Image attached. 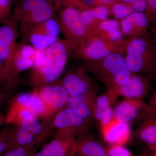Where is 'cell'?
I'll use <instances>...</instances> for the list:
<instances>
[{
	"mask_svg": "<svg viewBox=\"0 0 156 156\" xmlns=\"http://www.w3.org/2000/svg\"><path fill=\"white\" fill-rule=\"evenodd\" d=\"M123 55L132 73L153 75L156 72V37L151 36L148 33L126 40Z\"/></svg>",
	"mask_w": 156,
	"mask_h": 156,
	"instance_id": "obj_1",
	"label": "cell"
},
{
	"mask_svg": "<svg viewBox=\"0 0 156 156\" xmlns=\"http://www.w3.org/2000/svg\"><path fill=\"white\" fill-rule=\"evenodd\" d=\"M84 63V67L103 84L106 90H112L118 95L120 87L127 83L133 74L127 66L123 53L120 52L112 53L100 60Z\"/></svg>",
	"mask_w": 156,
	"mask_h": 156,
	"instance_id": "obj_2",
	"label": "cell"
},
{
	"mask_svg": "<svg viewBox=\"0 0 156 156\" xmlns=\"http://www.w3.org/2000/svg\"><path fill=\"white\" fill-rule=\"evenodd\" d=\"M126 42V40L121 43L111 41L92 33L87 41L78 47L73 56L84 62L100 60L112 53H123Z\"/></svg>",
	"mask_w": 156,
	"mask_h": 156,
	"instance_id": "obj_3",
	"label": "cell"
},
{
	"mask_svg": "<svg viewBox=\"0 0 156 156\" xmlns=\"http://www.w3.org/2000/svg\"><path fill=\"white\" fill-rule=\"evenodd\" d=\"M54 6L49 0H21L12 19L19 24H35L53 17Z\"/></svg>",
	"mask_w": 156,
	"mask_h": 156,
	"instance_id": "obj_4",
	"label": "cell"
},
{
	"mask_svg": "<svg viewBox=\"0 0 156 156\" xmlns=\"http://www.w3.org/2000/svg\"><path fill=\"white\" fill-rule=\"evenodd\" d=\"M80 10L67 6L61 11L58 19L60 32L64 39L79 44L85 43L92 34L83 25L80 18Z\"/></svg>",
	"mask_w": 156,
	"mask_h": 156,
	"instance_id": "obj_5",
	"label": "cell"
},
{
	"mask_svg": "<svg viewBox=\"0 0 156 156\" xmlns=\"http://www.w3.org/2000/svg\"><path fill=\"white\" fill-rule=\"evenodd\" d=\"M57 135L79 137L90 134L91 125L67 107L59 111L53 121Z\"/></svg>",
	"mask_w": 156,
	"mask_h": 156,
	"instance_id": "obj_6",
	"label": "cell"
},
{
	"mask_svg": "<svg viewBox=\"0 0 156 156\" xmlns=\"http://www.w3.org/2000/svg\"><path fill=\"white\" fill-rule=\"evenodd\" d=\"M85 67L71 71L64 76L61 84L69 96L77 97L86 95H97L98 88L89 76Z\"/></svg>",
	"mask_w": 156,
	"mask_h": 156,
	"instance_id": "obj_7",
	"label": "cell"
},
{
	"mask_svg": "<svg viewBox=\"0 0 156 156\" xmlns=\"http://www.w3.org/2000/svg\"><path fill=\"white\" fill-rule=\"evenodd\" d=\"M29 112L37 117H44L45 106L37 91L19 94L12 101L5 118V122L12 124L20 112Z\"/></svg>",
	"mask_w": 156,
	"mask_h": 156,
	"instance_id": "obj_8",
	"label": "cell"
},
{
	"mask_svg": "<svg viewBox=\"0 0 156 156\" xmlns=\"http://www.w3.org/2000/svg\"><path fill=\"white\" fill-rule=\"evenodd\" d=\"M18 23L13 19L0 26V58L8 69L12 80L17 84L13 70V58L17 47Z\"/></svg>",
	"mask_w": 156,
	"mask_h": 156,
	"instance_id": "obj_9",
	"label": "cell"
},
{
	"mask_svg": "<svg viewBox=\"0 0 156 156\" xmlns=\"http://www.w3.org/2000/svg\"><path fill=\"white\" fill-rule=\"evenodd\" d=\"M150 108L144 100L126 98L113 109V119L130 125L140 121Z\"/></svg>",
	"mask_w": 156,
	"mask_h": 156,
	"instance_id": "obj_10",
	"label": "cell"
},
{
	"mask_svg": "<svg viewBox=\"0 0 156 156\" xmlns=\"http://www.w3.org/2000/svg\"><path fill=\"white\" fill-rule=\"evenodd\" d=\"M37 92L45 105L44 117H48L54 112L63 108L69 97L67 91L61 84L44 86L38 88Z\"/></svg>",
	"mask_w": 156,
	"mask_h": 156,
	"instance_id": "obj_11",
	"label": "cell"
},
{
	"mask_svg": "<svg viewBox=\"0 0 156 156\" xmlns=\"http://www.w3.org/2000/svg\"><path fill=\"white\" fill-rule=\"evenodd\" d=\"M153 76L133 74L129 80L119 89V95L126 98L144 99L149 94Z\"/></svg>",
	"mask_w": 156,
	"mask_h": 156,
	"instance_id": "obj_12",
	"label": "cell"
},
{
	"mask_svg": "<svg viewBox=\"0 0 156 156\" xmlns=\"http://www.w3.org/2000/svg\"><path fill=\"white\" fill-rule=\"evenodd\" d=\"M120 23L123 38L126 40L148 33L151 25L146 14L141 12H133Z\"/></svg>",
	"mask_w": 156,
	"mask_h": 156,
	"instance_id": "obj_13",
	"label": "cell"
},
{
	"mask_svg": "<svg viewBox=\"0 0 156 156\" xmlns=\"http://www.w3.org/2000/svg\"><path fill=\"white\" fill-rule=\"evenodd\" d=\"M77 139L72 136L57 135L34 156H75Z\"/></svg>",
	"mask_w": 156,
	"mask_h": 156,
	"instance_id": "obj_14",
	"label": "cell"
},
{
	"mask_svg": "<svg viewBox=\"0 0 156 156\" xmlns=\"http://www.w3.org/2000/svg\"><path fill=\"white\" fill-rule=\"evenodd\" d=\"M100 128L104 140L109 145L124 146L131 139V128L127 123L113 119Z\"/></svg>",
	"mask_w": 156,
	"mask_h": 156,
	"instance_id": "obj_15",
	"label": "cell"
},
{
	"mask_svg": "<svg viewBox=\"0 0 156 156\" xmlns=\"http://www.w3.org/2000/svg\"><path fill=\"white\" fill-rule=\"evenodd\" d=\"M97 95H86L77 97L69 96L66 106L92 126L95 121V99Z\"/></svg>",
	"mask_w": 156,
	"mask_h": 156,
	"instance_id": "obj_16",
	"label": "cell"
},
{
	"mask_svg": "<svg viewBox=\"0 0 156 156\" xmlns=\"http://www.w3.org/2000/svg\"><path fill=\"white\" fill-rule=\"evenodd\" d=\"M135 135L139 140L151 147L156 146V114L151 108L140 120Z\"/></svg>",
	"mask_w": 156,
	"mask_h": 156,
	"instance_id": "obj_17",
	"label": "cell"
},
{
	"mask_svg": "<svg viewBox=\"0 0 156 156\" xmlns=\"http://www.w3.org/2000/svg\"><path fill=\"white\" fill-rule=\"evenodd\" d=\"M64 67L55 63L48 66L34 67L31 74V83L37 88L50 85L61 76Z\"/></svg>",
	"mask_w": 156,
	"mask_h": 156,
	"instance_id": "obj_18",
	"label": "cell"
},
{
	"mask_svg": "<svg viewBox=\"0 0 156 156\" xmlns=\"http://www.w3.org/2000/svg\"><path fill=\"white\" fill-rule=\"evenodd\" d=\"M91 33L115 43H121L125 41L121 31L120 20L115 18H109L97 23L92 29Z\"/></svg>",
	"mask_w": 156,
	"mask_h": 156,
	"instance_id": "obj_19",
	"label": "cell"
},
{
	"mask_svg": "<svg viewBox=\"0 0 156 156\" xmlns=\"http://www.w3.org/2000/svg\"><path fill=\"white\" fill-rule=\"evenodd\" d=\"M80 10L81 22L90 34L95 24L109 19L110 15L108 6L104 5H98Z\"/></svg>",
	"mask_w": 156,
	"mask_h": 156,
	"instance_id": "obj_20",
	"label": "cell"
},
{
	"mask_svg": "<svg viewBox=\"0 0 156 156\" xmlns=\"http://www.w3.org/2000/svg\"><path fill=\"white\" fill-rule=\"evenodd\" d=\"M20 30L21 34L32 33L56 36L60 32L58 20L53 17L35 24H20Z\"/></svg>",
	"mask_w": 156,
	"mask_h": 156,
	"instance_id": "obj_21",
	"label": "cell"
},
{
	"mask_svg": "<svg viewBox=\"0 0 156 156\" xmlns=\"http://www.w3.org/2000/svg\"><path fill=\"white\" fill-rule=\"evenodd\" d=\"M76 155L79 156H107L105 147L90 134L77 139Z\"/></svg>",
	"mask_w": 156,
	"mask_h": 156,
	"instance_id": "obj_22",
	"label": "cell"
},
{
	"mask_svg": "<svg viewBox=\"0 0 156 156\" xmlns=\"http://www.w3.org/2000/svg\"><path fill=\"white\" fill-rule=\"evenodd\" d=\"M21 35L23 43L31 45L37 50H45L60 39L58 36H56L32 33L22 34Z\"/></svg>",
	"mask_w": 156,
	"mask_h": 156,
	"instance_id": "obj_23",
	"label": "cell"
},
{
	"mask_svg": "<svg viewBox=\"0 0 156 156\" xmlns=\"http://www.w3.org/2000/svg\"><path fill=\"white\" fill-rule=\"evenodd\" d=\"M119 96L116 92L110 90H106L104 93L97 95L95 102V121L99 122L104 110L112 106Z\"/></svg>",
	"mask_w": 156,
	"mask_h": 156,
	"instance_id": "obj_24",
	"label": "cell"
},
{
	"mask_svg": "<svg viewBox=\"0 0 156 156\" xmlns=\"http://www.w3.org/2000/svg\"><path fill=\"white\" fill-rule=\"evenodd\" d=\"M110 15L121 20L134 12L128 3L116 2L108 6Z\"/></svg>",
	"mask_w": 156,
	"mask_h": 156,
	"instance_id": "obj_25",
	"label": "cell"
},
{
	"mask_svg": "<svg viewBox=\"0 0 156 156\" xmlns=\"http://www.w3.org/2000/svg\"><path fill=\"white\" fill-rule=\"evenodd\" d=\"M34 58L23 57L14 53L13 58V70L14 77L17 79L18 74L34 66Z\"/></svg>",
	"mask_w": 156,
	"mask_h": 156,
	"instance_id": "obj_26",
	"label": "cell"
},
{
	"mask_svg": "<svg viewBox=\"0 0 156 156\" xmlns=\"http://www.w3.org/2000/svg\"><path fill=\"white\" fill-rule=\"evenodd\" d=\"M35 151V144H33L9 150L3 156H34Z\"/></svg>",
	"mask_w": 156,
	"mask_h": 156,
	"instance_id": "obj_27",
	"label": "cell"
},
{
	"mask_svg": "<svg viewBox=\"0 0 156 156\" xmlns=\"http://www.w3.org/2000/svg\"><path fill=\"white\" fill-rule=\"evenodd\" d=\"M0 83L10 87H14L16 83L11 78L9 70L0 58Z\"/></svg>",
	"mask_w": 156,
	"mask_h": 156,
	"instance_id": "obj_28",
	"label": "cell"
},
{
	"mask_svg": "<svg viewBox=\"0 0 156 156\" xmlns=\"http://www.w3.org/2000/svg\"><path fill=\"white\" fill-rule=\"evenodd\" d=\"M105 149L107 156H135L124 146L109 145Z\"/></svg>",
	"mask_w": 156,
	"mask_h": 156,
	"instance_id": "obj_29",
	"label": "cell"
},
{
	"mask_svg": "<svg viewBox=\"0 0 156 156\" xmlns=\"http://www.w3.org/2000/svg\"><path fill=\"white\" fill-rule=\"evenodd\" d=\"M37 50L31 45L22 43L21 44H17L14 53L23 57L34 58V59Z\"/></svg>",
	"mask_w": 156,
	"mask_h": 156,
	"instance_id": "obj_30",
	"label": "cell"
},
{
	"mask_svg": "<svg viewBox=\"0 0 156 156\" xmlns=\"http://www.w3.org/2000/svg\"><path fill=\"white\" fill-rule=\"evenodd\" d=\"M147 8L146 14L151 25L153 26L154 29L156 27V0H146Z\"/></svg>",
	"mask_w": 156,
	"mask_h": 156,
	"instance_id": "obj_31",
	"label": "cell"
},
{
	"mask_svg": "<svg viewBox=\"0 0 156 156\" xmlns=\"http://www.w3.org/2000/svg\"><path fill=\"white\" fill-rule=\"evenodd\" d=\"M113 119V109L112 106L105 109L98 122L100 127L105 126Z\"/></svg>",
	"mask_w": 156,
	"mask_h": 156,
	"instance_id": "obj_32",
	"label": "cell"
},
{
	"mask_svg": "<svg viewBox=\"0 0 156 156\" xmlns=\"http://www.w3.org/2000/svg\"><path fill=\"white\" fill-rule=\"evenodd\" d=\"M134 12H141L145 14L147 10V5L146 0H135L128 3Z\"/></svg>",
	"mask_w": 156,
	"mask_h": 156,
	"instance_id": "obj_33",
	"label": "cell"
},
{
	"mask_svg": "<svg viewBox=\"0 0 156 156\" xmlns=\"http://www.w3.org/2000/svg\"><path fill=\"white\" fill-rule=\"evenodd\" d=\"M13 0H0V9L8 16H10Z\"/></svg>",
	"mask_w": 156,
	"mask_h": 156,
	"instance_id": "obj_34",
	"label": "cell"
},
{
	"mask_svg": "<svg viewBox=\"0 0 156 156\" xmlns=\"http://www.w3.org/2000/svg\"><path fill=\"white\" fill-rule=\"evenodd\" d=\"M153 78L156 83V72L153 75ZM148 104L151 109L156 114V89L152 95Z\"/></svg>",
	"mask_w": 156,
	"mask_h": 156,
	"instance_id": "obj_35",
	"label": "cell"
},
{
	"mask_svg": "<svg viewBox=\"0 0 156 156\" xmlns=\"http://www.w3.org/2000/svg\"><path fill=\"white\" fill-rule=\"evenodd\" d=\"M12 20V18L10 16L6 15L0 9V23L5 24L11 22Z\"/></svg>",
	"mask_w": 156,
	"mask_h": 156,
	"instance_id": "obj_36",
	"label": "cell"
},
{
	"mask_svg": "<svg viewBox=\"0 0 156 156\" xmlns=\"http://www.w3.org/2000/svg\"><path fill=\"white\" fill-rule=\"evenodd\" d=\"M118 0H95L96 5H104L109 6Z\"/></svg>",
	"mask_w": 156,
	"mask_h": 156,
	"instance_id": "obj_37",
	"label": "cell"
},
{
	"mask_svg": "<svg viewBox=\"0 0 156 156\" xmlns=\"http://www.w3.org/2000/svg\"><path fill=\"white\" fill-rule=\"evenodd\" d=\"M49 1H53L55 2L57 4H61V3H64L67 5V6H71L72 4L69 0H49Z\"/></svg>",
	"mask_w": 156,
	"mask_h": 156,
	"instance_id": "obj_38",
	"label": "cell"
},
{
	"mask_svg": "<svg viewBox=\"0 0 156 156\" xmlns=\"http://www.w3.org/2000/svg\"><path fill=\"white\" fill-rule=\"evenodd\" d=\"M70 2L74 6H78V3L79 0H69Z\"/></svg>",
	"mask_w": 156,
	"mask_h": 156,
	"instance_id": "obj_39",
	"label": "cell"
},
{
	"mask_svg": "<svg viewBox=\"0 0 156 156\" xmlns=\"http://www.w3.org/2000/svg\"><path fill=\"white\" fill-rule=\"evenodd\" d=\"M134 1H135V0H118L117 2L125 3H130L134 2Z\"/></svg>",
	"mask_w": 156,
	"mask_h": 156,
	"instance_id": "obj_40",
	"label": "cell"
},
{
	"mask_svg": "<svg viewBox=\"0 0 156 156\" xmlns=\"http://www.w3.org/2000/svg\"><path fill=\"white\" fill-rule=\"evenodd\" d=\"M5 122V118H3L2 116H0V127L2 126L3 123Z\"/></svg>",
	"mask_w": 156,
	"mask_h": 156,
	"instance_id": "obj_41",
	"label": "cell"
},
{
	"mask_svg": "<svg viewBox=\"0 0 156 156\" xmlns=\"http://www.w3.org/2000/svg\"><path fill=\"white\" fill-rule=\"evenodd\" d=\"M3 99H4V95H3L1 91H0V104L2 103V101H3Z\"/></svg>",
	"mask_w": 156,
	"mask_h": 156,
	"instance_id": "obj_42",
	"label": "cell"
},
{
	"mask_svg": "<svg viewBox=\"0 0 156 156\" xmlns=\"http://www.w3.org/2000/svg\"><path fill=\"white\" fill-rule=\"evenodd\" d=\"M152 148L153 150L154 151V153L153 155L154 156H156V146Z\"/></svg>",
	"mask_w": 156,
	"mask_h": 156,
	"instance_id": "obj_43",
	"label": "cell"
},
{
	"mask_svg": "<svg viewBox=\"0 0 156 156\" xmlns=\"http://www.w3.org/2000/svg\"><path fill=\"white\" fill-rule=\"evenodd\" d=\"M154 30V31L155 33V35H156V27Z\"/></svg>",
	"mask_w": 156,
	"mask_h": 156,
	"instance_id": "obj_44",
	"label": "cell"
},
{
	"mask_svg": "<svg viewBox=\"0 0 156 156\" xmlns=\"http://www.w3.org/2000/svg\"><path fill=\"white\" fill-rule=\"evenodd\" d=\"M154 156L153 155H152V156Z\"/></svg>",
	"mask_w": 156,
	"mask_h": 156,
	"instance_id": "obj_45",
	"label": "cell"
}]
</instances>
